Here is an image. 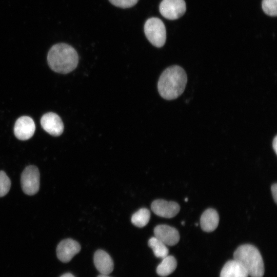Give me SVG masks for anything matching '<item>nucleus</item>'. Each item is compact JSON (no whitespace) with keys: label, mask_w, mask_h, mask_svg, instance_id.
<instances>
[{"label":"nucleus","mask_w":277,"mask_h":277,"mask_svg":"<svg viewBox=\"0 0 277 277\" xmlns=\"http://www.w3.org/2000/svg\"><path fill=\"white\" fill-rule=\"evenodd\" d=\"M187 82V74L183 68L177 65L169 67L160 76L157 83L159 92L165 100H174L183 93Z\"/></svg>","instance_id":"obj_1"},{"label":"nucleus","mask_w":277,"mask_h":277,"mask_svg":"<svg viewBox=\"0 0 277 277\" xmlns=\"http://www.w3.org/2000/svg\"><path fill=\"white\" fill-rule=\"evenodd\" d=\"M47 61L53 71L66 74L76 68L78 63V56L72 46L59 43L53 45L49 51Z\"/></svg>","instance_id":"obj_2"},{"label":"nucleus","mask_w":277,"mask_h":277,"mask_svg":"<svg viewBox=\"0 0 277 277\" xmlns=\"http://www.w3.org/2000/svg\"><path fill=\"white\" fill-rule=\"evenodd\" d=\"M234 260L241 265L251 277H263L264 265L262 255L253 245L240 246L233 254Z\"/></svg>","instance_id":"obj_3"},{"label":"nucleus","mask_w":277,"mask_h":277,"mask_svg":"<svg viewBox=\"0 0 277 277\" xmlns=\"http://www.w3.org/2000/svg\"><path fill=\"white\" fill-rule=\"evenodd\" d=\"M144 32L148 41L154 46L163 47L166 39V31L164 23L157 17L147 20L144 25Z\"/></svg>","instance_id":"obj_4"},{"label":"nucleus","mask_w":277,"mask_h":277,"mask_svg":"<svg viewBox=\"0 0 277 277\" xmlns=\"http://www.w3.org/2000/svg\"><path fill=\"white\" fill-rule=\"evenodd\" d=\"M21 186L24 192L29 195L36 194L39 188V172L33 165L25 168L21 175Z\"/></svg>","instance_id":"obj_5"},{"label":"nucleus","mask_w":277,"mask_h":277,"mask_svg":"<svg viewBox=\"0 0 277 277\" xmlns=\"http://www.w3.org/2000/svg\"><path fill=\"white\" fill-rule=\"evenodd\" d=\"M186 10L184 0H162L159 6V10L165 18L174 20L184 14Z\"/></svg>","instance_id":"obj_6"},{"label":"nucleus","mask_w":277,"mask_h":277,"mask_svg":"<svg viewBox=\"0 0 277 277\" xmlns=\"http://www.w3.org/2000/svg\"><path fill=\"white\" fill-rule=\"evenodd\" d=\"M151 208L152 211L159 216L171 218L179 213L180 206L175 202L158 199L152 203Z\"/></svg>","instance_id":"obj_7"},{"label":"nucleus","mask_w":277,"mask_h":277,"mask_svg":"<svg viewBox=\"0 0 277 277\" xmlns=\"http://www.w3.org/2000/svg\"><path fill=\"white\" fill-rule=\"evenodd\" d=\"M81 250L78 243L71 239L62 240L56 248V254L58 259L62 262L67 263Z\"/></svg>","instance_id":"obj_8"},{"label":"nucleus","mask_w":277,"mask_h":277,"mask_svg":"<svg viewBox=\"0 0 277 277\" xmlns=\"http://www.w3.org/2000/svg\"><path fill=\"white\" fill-rule=\"evenodd\" d=\"M41 124L44 130L51 135H60L64 130V125L61 117L56 113L48 112L41 119Z\"/></svg>","instance_id":"obj_9"},{"label":"nucleus","mask_w":277,"mask_h":277,"mask_svg":"<svg viewBox=\"0 0 277 277\" xmlns=\"http://www.w3.org/2000/svg\"><path fill=\"white\" fill-rule=\"evenodd\" d=\"M35 125L33 120L28 116L18 118L14 125V133L21 140H27L34 134Z\"/></svg>","instance_id":"obj_10"},{"label":"nucleus","mask_w":277,"mask_h":277,"mask_svg":"<svg viewBox=\"0 0 277 277\" xmlns=\"http://www.w3.org/2000/svg\"><path fill=\"white\" fill-rule=\"evenodd\" d=\"M153 232L154 236L167 246L175 245L180 240V234L177 229L167 225L156 226Z\"/></svg>","instance_id":"obj_11"},{"label":"nucleus","mask_w":277,"mask_h":277,"mask_svg":"<svg viewBox=\"0 0 277 277\" xmlns=\"http://www.w3.org/2000/svg\"><path fill=\"white\" fill-rule=\"evenodd\" d=\"M94 264L101 274L108 275L113 270V262L106 252L102 250H97L94 254Z\"/></svg>","instance_id":"obj_12"},{"label":"nucleus","mask_w":277,"mask_h":277,"mask_svg":"<svg viewBox=\"0 0 277 277\" xmlns=\"http://www.w3.org/2000/svg\"><path fill=\"white\" fill-rule=\"evenodd\" d=\"M219 223V216L217 212L214 209H206L202 214L200 225L202 229L205 232H212L217 227Z\"/></svg>","instance_id":"obj_13"},{"label":"nucleus","mask_w":277,"mask_h":277,"mask_svg":"<svg viewBox=\"0 0 277 277\" xmlns=\"http://www.w3.org/2000/svg\"><path fill=\"white\" fill-rule=\"evenodd\" d=\"M246 270L235 260L226 263L221 270L220 277H248Z\"/></svg>","instance_id":"obj_14"},{"label":"nucleus","mask_w":277,"mask_h":277,"mask_svg":"<svg viewBox=\"0 0 277 277\" xmlns=\"http://www.w3.org/2000/svg\"><path fill=\"white\" fill-rule=\"evenodd\" d=\"M177 266V262L175 258L168 255L162 259V261L156 268L157 274L162 277L168 276L172 273Z\"/></svg>","instance_id":"obj_15"},{"label":"nucleus","mask_w":277,"mask_h":277,"mask_svg":"<svg viewBox=\"0 0 277 277\" xmlns=\"http://www.w3.org/2000/svg\"><path fill=\"white\" fill-rule=\"evenodd\" d=\"M148 244L156 257L163 259L168 255L169 251L167 245L155 236L151 238Z\"/></svg>","instance_id":"obj_16"},{"label":"nucleus","mask_w":277,"mask_h":277,"mask_svg":"<svg viewBox=\"0 0 277 277\" xmlns=\"http://www.w3.org/2000/svg\"><path fill=\"white\" fill-rule=\"evenodd\" d=\"M150 217V211L147 208H143L132 215L131 222L135 226L141 228L148 224Z\"/></svg>","instance_id":"obj_17"},{"label":"nucleus","mask_w":277,"mask_h":277,"mask_svg":"<svg viewBox=\"0 0 277 277\" xmlns=\"http://www.w3.org/2000/svg\"><path fill=\"white\" fill-rule=\"evenodd\" d=\"M277 0H263L262 7L265 14L270 16L277 14Z\"/></svg>","instance_id":"obj_18"},{"label":"nucleus","mask_w":277,"mask_h":277,"mask_svg":"<svg viewBox=\"0 0 277 277\" xmlns=\"http://www.w3.org/2000/svg\"><path fill=\"white\" fill-rule=\"evenodd\" d=\"M10 187V180L4 171H0V197L7 194Z\"/></svg>","instance_id":"obj_19"},{"label":"nucleus","mask_w":277,"mask_h":277,"mask_svg":"<svg viewBox=\"0 0 277 277\" xmlns=\"http://www.w3.org/2000/svg\"><path fill=\"white\" fill-rule=\"evenodd\" d=\"M113 5L123 8H130L134 6L138 0H109Z\"/></svg>","instance_id":"obj_20"},{"label":"nucleus","mask_w":277,"mask_h":277,"mask_svg":"<svg viewBox=\"0 0 277 277\" xmlns=\"http://www.w3.org/2000/svg\"><path fill=\"white\" fill-rule=\"evenodd\" d=\"M271 191L273 198L274 200V202L275 203H276V201H277V184L276 183H274L271 185Z\"/></svg>","instance_id":"obj_21"},{"label":"nucleus","mask_w":277,"mask_h":277,"mask_svg":"<svg viewBox=\"0 0 277 277\" xmlns=\"http://www.w3.org/2000/svg\"><path fill=\"white\" fill-rule=\"evenodd\" d=\"M272 147L275 153L277 154V136L275 135L272 142Z\"/></svg>","instance_id":"obj_22"},{"label":"nucleus","mask_w":277,"mask_h":277,"mask_svg":"<svg viewBox=\"0 0 277 277\" xmlns=\"http://www.w3.org/2000/svg\"><path fill=\"white\" fill-rule=\"evenodd\" d=\"M61 277H74V276L71 273H67L62 275Z\"/></svg>","instance_id":"obj_23"},{"label":"nucleus","mask_w":277,"mask_h":277,"mask_svg":"<svg viewBox=\"0 0 277 277\" xmlns=\"http://www.w3.org/2000/svg\"><path fill=\"white\" fill-rule=\"evenodd\" d=\"M97 277H110V276H108V275L101 274L98 275Z\"/></svg>","instance_id":"obj_24"},{"label":"nucleus","mask_w":277,"mask_h":277,"mask_svg":"<svg viewBox=\"0 0 277 277\" xmlns=\"http://www.w3.org/2000/svg\"><path fill=\"white\" fill-rule=\"evenodd\" d=\"M187 201H188V199H187V198H186V199H185V202H187Z\"/></svg>","instance_id":"obj_25"},{"label":"nucleus","mask_w":277,"mask_h":277,"mask_svg":"<svg viewBox=\"0 0 277 277\" xmlns=\"http://www.w3.org/2000/svg\"><path fill=\"white\" fill-rule=\"evenodd\" d=\"M184 223H184V221L182 222V224L183 225H184Z\"/></svg>","instance_id":"obj_26"}]
</instances>
